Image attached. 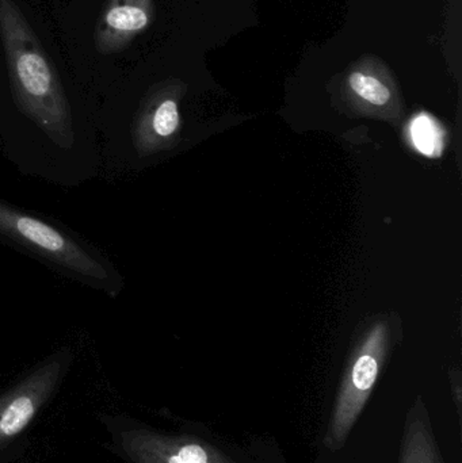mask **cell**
<instances>
[{"instance_id": "277c9868", "label": "cell", "mask_w": 462, "mask_h": 463, "mask_svg": "<svg viewBox=\"0 0 462 463\" xmlns=\"http://www.w3.org/2000/svg\"><path fill=\"white\" fill-rule=\"evenodd\" d=\"M152 0H108L95 26V48L100 54L124 51L151 24Z\"/></svg>"}, {"instance_id": "7a4b0ae2", "label": "cell", "mask_w": 462, "mask_h": 463, "mask_svg": "<svg viewBox=\"0 0 462 463\" xmlns=\"http://www.w3.org/2000/svg\"><path fill=\"white\" fill-rule=\"evenodd\" d=\"M0 237L56 264L81 282L110 293L114 277L103 261L52 225L0 203Z\"/></svg>"}, {"instance_id": "6da1fadb", "label": "cell", "mask_w": 462, "mask_h": 463, "mask_svg": "<svg viewBox=\"0 0 462 463\" xmlns=\"http://www.w3.org/2000/svg\"><path fill=\"white\" fill-rule=\"evenodd\" d=\"M0 34L16 102L43 130L67 138L70 106L56 68L14 0H0Z\"/></svg>"}, {"instance_id": "5b68a950", "label": "cell", "mask_w": 462, "mask_h": 463, "mask_svg": "<svg viewBox=\"0 0 462 463\" xmlns=\"http://www.w3.org/2000/svg\"><path fill=\"white\" fill-rule=\"evenodd\" d=\"M410 137L415 148L429 157H437L444 151V130L428 114H420L410 124Z\"/></svg>"}, {"instance_id": "52a82bcc", "label": "cell", "mask_w": 462, "mask_h": 463, "mask_svg": "<svg viewBox=\"0 0 462 463\" xmlns=\"http://www.w3.org/2000/svg\"><path fill=\"white\" fill-rule=\"evenodd\" d=\"M151 127L160 137L174 135L179 127V111L175 100L167 98L162 100L152 113Z\"/></svg>"}, {"instance_id": "3957f363", "label": "cell", "mask_w": 462, "mask_h": 463, "mask_svg": "<svg viewBox=\"0 0 462 463\" xmlns=\"http://www.w3.org/2000/svg\"><path fill=\"white\" fill-rule=\"evenodd\" d=\"M67 369L68 356H57L0 396V451L13 443L51 402Z\"/></svg>"}, {"instance_id": "8992f818", "label": "cell", "mask_w": 462, "mask_h": 463, "mask_svg": "<svg viewBox=\"0 0 462 463\" xmlns=\"http://www.w3.org/2000/svg\"><path fill=\"white\" fill-rule=\"evenodd\" d=\"M350 87L353 91L368 100L372 105L384 106L390 102L391 91L385 87L379 79L373 76L363 75V73L354 72L349 78Z\"/></svg>"}, {"instance_id": "ba28073f", "label": "cell", "mask_w": 462, "mask_h": 463, "mask_svg": "<svg viewBox=\"0 0 462 463\" xmlns=\"http://www.w3.org/2000/svg\"><path fill=\"white\" fill-rule=\"evenodd\" d=\"M379 373V364L373 356L363 354L355 362L353 369V383L358 391H369L373 386Z\"/></svg>"}]
</instances>
